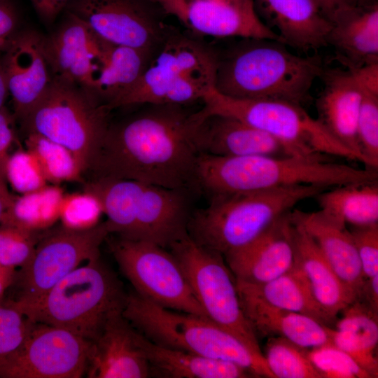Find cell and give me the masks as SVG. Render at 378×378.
<instances>
[{
    "label": "cell",
    "mask_w": 378,
    "mask_h": 378,
    "mask_svg": "<svg viewBox=\"0 0 378 378\" xmlns=\"http://www.w3.org/2000/svg\"><path fill=\"white\" fill-rule=\"evenodd\" d=\"M144 105L118 121L110 120L87 172L93 178L194 189L200 155L196 134L204 118L200 109L191 112L185 106Z\"/></svg>",
    "instance_id": "1"
},
{
    "label": "cell",
    "mask_w": 378,
    "mask_h": 378,
    "mask_svg": "<svg viewBox=\"0 0 378 378\" xmlns=\"http://www.w3.org/2000/svg\"><path fill=\"white\" fill-rule=\"evenodd\" d=\"M378 182V170L299 156L223 157L200 153L194 188L209 199L293 185L332 188Z\"/></svg>",
    "instance_id": "2"
},
{
    "label": "cell",
    "mask_w": 378,
    "mask_h": 378,
    "mask_svg": "<svg viewBox=\"0 0 378 378\" xmlns=\"http://www.w3.org/2000/svg\"><path fill=\"white\" fill-rule=\"evenodd\" d=\"M323 71L318 57L297 55L271 39L242 38L219 55L214 89L233 98L302 106Z\"/></svg>",
    "instance_id": "3"
},
{
    "label": "cell",
    "mask_w": 378,
    "mask_h": 378,
    "mask_svg": "<svg viewBox=\"0 0 378 378\" xmlns=\"http://www.w3.org/2000/svg\"><path fill=\"white\" fill-rule=\"evenodd\" d=\"M328 188L301 184L216 196L206 207L192 211L187 233L197 244L224 256L255 239L300 202Z\"/></svg>",
    "instance_id": "4"
},
{
    "label": "cell",
    "mask_w": 378,
    "mask_h": 378,
    "mask_svg": "<svg viewBox=\"0 0 378 378\" xmlns=\"http://www.w3.org/2000/svg\"><path fill=\"white\" fill-rule=\"evenodd\" d=\"M122 314L139 332L158 345L230 361L254 377L275 378L263 354L207 317L162 307L135 291L127 294Z\"/></svg>",
    "instance_id": "5"
},
{
    "label": "cell",
    "mask_w": 378,
    "mask_h": 378,
    "mask_svg": "<svg viewBox=\"0 0 378 378\" xmlns=\"http://www.w3.org/2000/svg\"><path fill=\"white\" fill-rule=\"evenodd\" d=\"M127 294L115 273L97 257L67 274L36 302L17 308L33 322L92 342L107 321L122 311Z\"/></svg>",
    "instance_id": "6"
},
{
    "label": "cell",
    "mask_w": 378,
    "mask_h": 378,
    "mask_svg": "<svg viewBox=\"0 0 378 378\" xmlns=\"http://www.w3.org/2000/svg\"><path fill=\"white\" fill-rule=\"evenodd\" d=\"M219 54L170 28L137 83L111 109L134 105L187 106L214 88Z\"/></svg>",
    "instance_id": "7"
},
{
    "label": "cell",
    "mask_w": 378,
    "mask_h": 378,
    "mask_svg": "<svg viewBox=\"0 0 378 378\" xmlns=\"http://www.w3.org/2000/svg\"><path fill=\"white\" fill-rule=\"evenodd\" d=\"M202 102L204 116L236 118L275 137L298 156L321 160L339 157L358 161L354 153L302 106L276 100L233 98L214 88L204 95Z\"/></svg>",
    "instance_id": "8"
},
{
    "label": "cell",
    "mask_w": 378,
    "mask_h": 378,
    "mask_svg": "<svg viewBox=\"0 0 378 378\" xmlns=\"http://www.w3.org/2000/svg\"><path fill=\"white\" fill-rule=\"evenodd\" d=\"M111 111L83 88L53 78L20 124L26 133L38 134L69 149L85 174L110 122Z\"/></svg>",
    "instance_id": "9"
},
{
    "label": "cell",
    "mask_w": 378,
    "mask_h": 378,
    "mask_svg": "<svg viewBox=\"0 0 378 378\" xmlns=\"http://www.w3.org/2000/svg\"><path fill=\"white\" fill-rule=\"evenodd\" d=\"M181 267L206 316L257 353L258 338L241 307L236 280L223 255L205 248L186 233L167 248Z\"/></svg>",
    "instance_id": "10"
},
{
    "label": "cell",
    "mask_w": 378,
    "mask_h": 378,
    "mask_svg": "<svg viewBox=\"0 0 378 378\" xmlns=\"http://www.w3.org/2000/svg\"><path fill=\"white\" fill-rule=\"evenodd\" d=\"M110 246L120 271L136 293L162 307L207 317L168 249L120 237Z\"/></svg>",
    "instance_id": "11"
},
{
    "label": "cell",
    "mask_w": 378,
    "mask_h": 378,
    "mask_svg": "<svg viewBox=\"0 0 378 378\" xmlns=\"http://www.w3.org/2000/svg\"><path fill=\"white\" fill-rule=\"evenodd\" d=\"M108 234L104 221L87 230L62 226L44 234L28 262L17 270L11 286L16 296L8 300L18 308L36 302L82 263L99 257V247Z\"/></svg>",
    "instance_id": "12"
},
{
    "label": "cell",
    "mask_w": 378,
    "mask_h": 378,
    "mask_svg": "<svg viewBox=\"0 0 378 378\" xmlns=\"http://www.w3.org/2000/svg\"><path fill=\"white\" fill-rule=\"evenodd\" d=\"M91 342L66 329L35 323L22 344L0 365V378H80Z\"/></svg>",
    "instance_id": "13"
},
{
    "label": "cell",
    "mask_w": 378,
    "mask_h": 378,
    "mask_svg": "<svg viewBox=\"0 0 378 378\" xmlns=\"http://www.w3.org/2000/svg\"><path fill=\"white\" fill-rule=\"evenodd\" d=\"M65 10L108 43L153 52L170 29L148 0H70Z\"/></svg>",
    "instance_id": "14"
},
{
    "label": "cell",
    "mask_w": 378,
    "mask_h": 378,
    "mask_svg": "<svg viewBox=\"0 0 378 378\" xmlns=\"http://www.w3.org/2000/svg\"><path fill=\"white\" fill-rule=\"evenodd\" d=\"M194 34L216 38H279L260 20L253 0H148Z\"/></svg>",
    "instance_id": "15"
},
{
    "label": "cell",
    "mask_w": 378,
    "mask_h": 378,
    "mask_svg": "<svg viewBox=\"0 0 378 378\" xmlns=\"http://www.w3.org/2000/svg\"><path fill=\"white\" fill-rule=\"evenodd\" d=\"M0 48L13 115L21 123L53 80L43 50V34L31 29L17 31Z\"/></svg>",
    "instance_id": "16"
},
{
    "label": "cell",
    "mask_w": 378,
    "mask_h": 378,
    "mask_svg": "<svg viewBox=\"0 0 378 378\" xmlns=\"http://www.w3.org/2000/svg\"><path fill=\"white\" fill-rule=\"evenodd\" d=\"M64 14L51 32L43 34L44 52L53 78L89 92L107 42L76 15L66 10Z\"/></svg>",
    "instance_id": "17"
},
{
    "label": "cell",
    "mask_w": 378,
    "mask_h": 378,
    "mask_svg": "<svg viewBox=\"0 0 378 378\" xmlns=\"http://www.w3.org/2000/svg\"><path fill=\"white\" fill-rule=\"evenodd\" d=\"M189 190L168 188L143 183L134 209L129 239L146 241L168 247L187 232Z\"/></svg>",
    "instance_id": "18"
},
{
    "label": "cell",
    "mask_w": 378,
    "mask_h": 378,
    "mask_svg": "<svg viewBox=\"0 0 378 378\" xmlns=\"http://www.w3.org/2000/svg\"><path fill=\"white\" fill-rule=\"evenodd\" d=\"M290 212L251 242L223 256L235 279L262 284L290 270L294 260Z\"/></svg>",
    "instance_id": "19"
},
{
    "label": "cell",
    "mask_w": 378,
    "mask_h": 378,
    "mask_svg": "<svg viewBox=\"0 0 378 378\" xmlns=\"http://www.w3.org/2000/svg\"><path fill=\"white\" fill-rule=\"evenodd\" d=\"M113 315L91 342L89 378H146L150 371L139 342V332L123 316Z\"/></svg>",
    "instance_id": "20"
},
{
    "label": "cell",
    "mask_w": 378,
    "mask_h": 378,
    "mask_svg": "<svg viewBox=\"0 0 378 378\" xmlns=\"http://www.w3.org/2000/svg\"><path fill=\"white\" fill-rule=\"evenodd\" d=\"M264 24L284 45L301 51L327 46L332 22L313 0H253Z\"/></svg>",
    "instance_id": "21"
},
{
    "label": "cell",
    "mask_w": 378,
    "mask_h": 378,
    "mask_svg": "<svg viewBox=\"0 0 378 378\" xmlns=\"http://www.w3.org/2000/svg\"><path fill=\"white\" fill-rule=\"evenodd\" d=\"M196 144L200 153L216 156H298L267 132L222 115L204 118L197 128Z\"/></svg>",
    "instance_id": "22"
},
{
    "label": "cell",
    "mask_w": 378,
    "mask_h": 378,
    "mask_svg": "<svg viewBox=\"0 0 378 378\" xmlns=\"http://www.w3.org/2000/svg\"><path fill=\"white\" fill-rule=\"evenodd\" d=\"M323 88L316 103L317 120L365 165L358 139L357 124L363 93L349 69L323 71Z\"/></svg>",
    "instance_id": "23"
},
{
    "label": "cell",
    "mask_w": 378,
    "mask_h": 378,
    "mask_svg": "<svg viewBox=\"0 0 378 378\" xmlns=\"http://www.w3.org/2000/svg\"><path fill=\"white\" fill-rule=\"evenodd\" d=\"M290 216L314 239L336 275L357 300L365 277L346 225L320 209L307 212L293 209Z\"/></svg>",
    "instance_id": "24"
},
{
    "label": "cell",
    "mask_w": 378,
    "mask_h": 378,
    "mask_svg": "<svg viewBox=\"0 0 378 378\" xmlns=\"http://www.w3.org/2000/svg\"><path fill=\"white\" fill-rule=\"evenodd\" d=\"M237 292L244 315L257 337H282L307 349L332 343L329 326L307 315L270 305L239 289Z\"/></svg>",
    "instance_id": "25"
},
{
    "label": "cell",
    "mask_w": 378,
    "mask_h": 378,
    "mask_svg": "<svg viewBox=\"0 0 378 378\" xmlns=\"http://www.w3.org/2000/svg\"><path fill=\"white\" fill-rule=\"evenodd\" d=\"M291 222L293 265L302 274L322 309L336 320L337 314L356 300L336 275L314 239L302 226L292 219Z\"/></svg>",
    "instance_id": "26"
},
{
    "label": "cell",
    "mask_w": 378,
    "mask_h": 378,
    "mask_svg": "<svg viewBox=\"0 0 378 378\" xmlns=\"http://www.w3.org/2000/svg\"><path fill=\"white\" fill-rule=\"evenodd\" d=\"M347 69L378 63V4L350 6L341 11L327 37Z\"/></svg>",
    "instance_id": "27"
},
{
    "label": "cell",
    "mask_w": 378,
    "mask_h": 378,
    "mask_svg": "<svg viewBox=\"0 0 378 378\" xmlns=\"http://www.w3.org/2000/svg\"><path fill=\"white\" fill-rule=\"evenodd\" d=\"M139 342L148 360L150 377L167 378L254 377L248 370L234 363L164 347L150 342L140 332H139Z\"/></svg>",
    "instance_id": "28"
},
{
    "label": "cell",
    "mask_w": 378,
    "mask_h": 378,
    "mask_svg": "<svg viewBox=\"0 0 378 378\" xmlns=\"http://www.w3.org/2000/svg\"><path fill=\"white\" fill-rule=\"evenodd\" d=\"M155 54L107 43L89 92L111 109L140 79Z\"/></svg>",
    "instance_id": "29"
},
{
    "label": "cell",
    "mask_w": 378,
    "mask_h": 378,
    "mask_svg": "<svg viewBox=\"0 0 378 378\" xmlns=\"http://www.w3.org/2000/svg\"><path fill=\"white\" fill-rule=\"evenodd\" d=\"M235 280L237 289L270 305L307 315L328 326L335 321L317 302L304 278L293 265L287 272L265 283Z\"/></svg>",
    "instance_id": "30"
},
{
    "label": "cell",
    "mask_w": 378,
    "mask_h": 378,
    "mask_svg": "<svg viewBox=\"0 0 378 378\" xmlns=\"http://www.w3.org/2000/svg\"><path fill=\"white\" fill-rule=\"evenodd\" d=\"M315 197L320 210L345 225L378 223V182L335 186Z\"/></svg>",
    "instance_id": "31"
},
{
    "label": "cell",
    "mask_w": 378,
    "mask_h": 378,
    "mask_svg": "<svg viewBox=\"0 0 378 378\" xmlns=\"http://www.w3.org/2000/svg\"><path fill=\"white\" fill-rule=\"evenodd\" d=\"M64 195L62 189L55 184L14 195L0 223L33 232L48 230L59 220Z\"/></svg>",
    "instance_id": "32"
},
{
    "label": "cell",
    "mask_w": 378,
    "mask_h": 378,
    "mask_svg": "<svg viewBox=\"0 0 378 378\" xmlns=\"http://www.w3.org/2000/svg\"><path fill=\"white\" fill-rule=\"evenodd\" d=\"M24 144L36 158L48 183L59 185L82 180L83 169L65 146L34 132L26 133Z\"/></svg>",
    "instance_id": "33"
},
{
    "label": "cell",
    "mask_w": 378,
    "mask_h": 378,
    "mask_svg": "<svg viewBox=\"0 0 378 378\" xmlns=\"http://www.w3.org/2000/svg\"><path fill=\"white\" fill-rule=\"evenodd\" d=\"M308 349L282 337H270L264 357L275 378H323L309 360Z\"/></svg>",
    "instance_id": "34"
},
{
    "label": "cell",
    "mask_w": 378,
    "mask_h": 378,
    "mask_svg": "<svg viewBox=\"0 0 378 378\" xmlns=\"http://www.w3.org/2000/svg\"><path fill=\"white\" fill-rule=\"evenodd\" d=\"M104 214L99 199L92 192L64 194L62 202L59 220L62 226L71 230H90L100 223Z\"/></svg>",
    "instance_id": "35"
},
{
    "label": "cell",
    "mask_w": 378,
    "mask_h": 378,
    "mask_svg": "<svg viewBox=\"0 0 378 378\" xmlns=\"http://www.w3.org/2000/svg\"><path fill=\"white\" fill-rule=\"evenodd\" d=\"M38 234L0 223V265L15 270L24 266L41 238Z\"/></svg>",
    "instance_id": "36"
},
{
    "label": "cell",
    "mask_w": 378,
    "mask_h": 378,
    "mask_svg": "<svg viewBox=\"0 0 378 378\" xmlns=\"http://www.w3.org/2000/svg\"><path fill=\"white\" fill-rule=\"evenodd\" d=\"M357 133L365 167L378 169V92L362 90Z\"/></svg>",
    "instance_id": "37"
},
{
    "label": "cell",
    "mask_w": 378,
    "mask_h": 378,
    "mask_svg": "<svg viewBox=\"0 0 378 378\" xmlns=\"http://www.w3.org/2000/svg\"><path fill=\"white\" fill-rule=\"evenodd\" d=\"M307 356L323 378H370L349 354L332 343L309 349Z\"/></svg>",
    "instance_id": "38"
},
{
    "label": "cell",
    "mask_w": 378,
    "mask_h": 378,
    "mask_svg": "<svg viewBox=\"0 0 378 378\" xmlns=\"http://www.w3.org/2000/svg\"><path fill=\"white\" fill-rule=\"evenodd\" d=\"M6 178L8 185L19 195L49 184L36 158L26 148L11 153L6 164Z\"/></svg>",
    "instance_id": "39"
},
{
    "label": "cell",
    "mask_w": 378,
    "mask_h": 378,
    "mask_svg": "<svg viewBox=\"0 0 378 378\" xmlns=\"http://www.w3.org/2000/svg\"><path fill=\"white\" fill-rule=\"evenodd\" d=\"M31 324L9 300L0 304V365L22 344Z\"/></svg>",
    "instance_id": "40"
},
{
    "label": "cell",
    "mask_w": 378,
    "mask_h": 378,
    "mask_svg": "<svg viewBox=\"0 0 378 378\" xmlns=\"http://www.w3.org/2000/svg\"><path fill=\"white\" fill-rule=\"evenodd\" d=\"M332 344L349 354L356 363L367 372L370 378L378 377V359L373 348L346 331L328 328Z\"/></svg>",
    "instance_id": "41"
},
{
    "label": "cell",
    "mask_w": 378,
    "mask_h": 378,
    "mask_svg": "<svg viewBox=\"0 0 378 378\" xmlns=\"http://www.w3.org/2000/svg\"><path fill=\"white\" fill-rule=\"evenodd\" d=\"M365 279L378 274V223L350 230Z\"/></svg>",
    "instance_id": "42"
},
{
    "label": "cell",
    "mask_w": 378,
    "mask_h": 378,
    "mask_svg": "<svg viewBox=\"0 0 378 378\" xmlns=\"http://www.w3.org/2000/svg\"><path fill=\"white\" fill-rule=\"evenodd\" d=\"M16 119L6 106L0 108V190L4 195L12 197L6 178V167L11 154L12 148L16 137Z\"/></svg>",
    "instance_id": "43"
},
{
    "label": "cell",
    "mask_w": 378,
    "mask_h": 378,
    "mask_svg": "<svg viewBox=\"0 0 378 378\" xmlns=\"http://www.w3.org/2000/svg\"><path fill=\"white\" fill-rule=\"evenodd\" d=\"M19 15L11 0H0V45L18 30Z\"/></svg>",
    "instance_id": "44"
},
{
    "label": "cell",
    "mask_w": 378,
    "mask_h": 378,
    "mask_svg": "<svg viewBox=\"0 0 378 378\" xmlns=\"http://www.w3.org/2000/svg\"><path fill=\"white\" fill-rule=\"evenodd\" d=\"M37 15L46 25L52 24L64 12L70 0H29Z\"/></svg>",
    "instance_id": "45"
},
{
    "label": "cell",
    "mask_w": 378,
    "mask_h": 378,
    "mask_svg": "<svg viewBox=\"0 0 378 378\" xmlns=\"http://www.w3.org/2000/svg\"><path fill=\"white\" fill-rule=\"evenodd\" d=\"M357 300L378 316V274L365 279Z\"/></svg>",
    "instance_id": "46"
},
{
    "label": "cell",
    "mask_w": 378,
    "mask_h": 378,
    "mask_svg": "<svg viewBox=\"0 0 378 378\" xmlns=\"http://www.w3.org/2000/svg\"><path fill=\"white\" fill-rule=\"evenodd\" d=\"M324 15L332 22L339 13L350 6L346 0H313Z\"/></svg>",
    "instance_id": "47"
},
{
    "label": "cell",
    "mask_w": 378,
    "mask_h": 378,
    "mask_svg": "<svg viewBox=\"0 0 378 378\" xmlns=\"http://www.w3.org/2000/svg\"><path fill=\"white\" fill-rule=\"evenodd\" d=\"M17 270L0 265V304L5 300V295L13 286Z\"/></svg>",
    "instance_id": "48"
},
{
    "label": "cell",
    "mask_w": 378,
    "mask_h": 378,
    "mask_svg": "<svg viewBox=\"0 0 378 378\" xmlns=\"http://www.w3.org/2000/svg\"><path fill=\"white\" fill-rule=\"evenodd\" d=\"M8 95V87L0 52V108L4 106Z\"/></svg>",
    "instance_id": "49"
},
{
    "label": "cell",
    "mask_w": 378,
    "mask_h": 378,
    "mask_svg": "<svg viewBox=\"0 0 378 378\" xmlns=\"http://www.w3.org/2000/svg\"><path fill=\"white\" fill-rule=\"evenodd\" d=\"M14 195L12 197H8L3 194L0 190V223L4 219L6 212L12 202Z\"/></svg>",
    "instance_id": "50"
},
{
    "label": "cell",
    "mask_w": 378,
    "mask_h": 378,
    "mask_svg": "<svg viewBox=\"0 0 378 378\" xmlns=\"http://www.w3.org/2000/svg\"><path fill=\"white\" fill-rule=\"evenodd\" d=\"M346 2L351 6H364L377 4L375 0H346Z\"/></svg>",
    "instance_id": "51"
}]
</instances>
